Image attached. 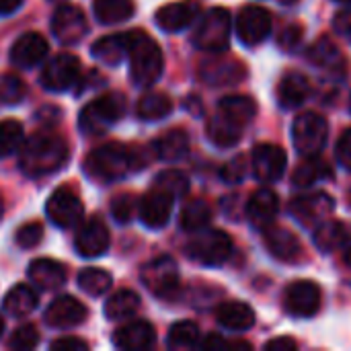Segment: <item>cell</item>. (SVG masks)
<instances>
[{"label":"cell","instance_id":"35","mask_svg":"<svg viewBox=\"0 0 351 351\" xmlns=\"http://www.w3.org/2000/svg\"><path fill=\"white\" fill-rule=\"evenodd\" d=\"M208 136L210 140L220 146V148H230L234 144H239L241 136H243V128L232 123L230 119H226L224 115L216 113L210 123H208Z\"/></svg>","mask_w":351,"mask_h":351},{"label":"cell","instance_id":"36","mask_svg":"<svg viewBox=\"0 0 351 351\" xmlns=\"http://www.w3.org/2000/svg\"><path fill=\"white\" fill-rule=\"evenodd\" d=\"M37 302H39L37 294L33 292L31 286H25V284L14 286L4 296V308L12 317H27L29 313H33L37 308Z\"/></svg>","mask_w":351,"mask_h":351},{"label":"cell","instance_id":"50","mask_svg":"<svg viewBox=\"0 0 351 351\" xmlns=\"http://www.w3.org/2000/svg\"><path fill=\"white\" fill-rule=\"evenodd\" d=\"M337 160L343 169L351 171V130H348L337 142Z\"/></svg>","mask_w":351,"mask_h":351},{"label":"cell","instance_id":"3","mask_svg":"<svg viewBox=\"0 0 351 351\" xmlns=\"http://www.w3.org/2000/svg\"><path fill=\"white\" fill-rule=\"evenodd\" d=\"M130 76L138 86L154 84L162 74V51L158 43L144 31H128Z\"/></svg>","mask_w":351,"mask_h":351},{"label":"cell","instance_id":"28","mask_svg":"<svg viewBox=\"0 0 351 351\" xmlns=\"http://www.w3.org/2000/svg\"><path fill=\"white\" fill-rule=\"evenodd\" d=\"M218 323L228 331H249L255 325V313L245 302H224L216 311Z\"/></svg>","mask_w":351,"mask_h":351},{"label":"cell","instance_id":"37","mask_svg":"<svg viewBox=\"0 0 351 351\" xmlns=\"http://www.w3.org/2000/svg\"><path fill=\"white\" fill-rule=\"evenodd\" d=\"M136 6L132 0H95V16L103 25L123 23L134 14Z\"/></svg>","mask_w":351,"mask_h":351},{"label":"cell","instance_id":"11","mask_svg":"<svg viewBox=\"0 0 351 351\" xmlns=\"http://www.w3.org/2000/svg\"><path fill=\"white\" fill-rule=\"evenodd\" d=\"M45 212H47L49 220L56 226H60V228H72V226H76L82 220L84 206H82L80 197L72 189L58 187L49 195L47 206H45Z\"/></svg>","mask_w":351,"mask_h":351},{"label":"cell","instance_id":"8","mask_svg":"<svg viewBox=\"0 0 351 351\" xmlns=\"http://www.w3.org/2000/svg\"><path fill=\"white\" fill-rule=\"evenodd\" d=\"M142 284L160 298H169L179 288V269L171 257H156L142 267Z\"/></svg>","mask_w":351,"mask_h":351},{"label":"cell","instance_id":"42","mask_svg":"<svg viewBox=\"0 0 351 351\" xmlns=\"http://www.w3.org/2000/svg\"><path fill=\"white\" fill-rule=\"evenodd\" d=\"M23 125L16 119H2L0 121V158L10 156L23 144Z\"/></svg>","mask_w":351,"mask_h":351},{"label":"cell","instance_id":"33","mask_svg":"<svg viewBox=\"0 0 351 351\" xmlns=\"http://www.w3.org/2000/svg\"><path fill=\"white\" fill-rule=\"evenodd\" d=\"M331 175H333L331 167L323 158H319L315 154V156H308L302 165L296 167V171L292 175V183L296 187H311V185H315V183H319L323 179H329Z\"/></svg>","mask_w":351,"mask_h":351},{"label":"cell","instance_id":"29","mask_svg":"<svg viewBox=\"0 0 351 351\" xmlns=\"http://www.w3.org/2000/svg\"><path fill=\"white\" fill-rule=\"evenodd\" d=\"M218 113L245 130V125H249L257 115V103L245 95H228L220 101Z\"/></svg>","mask_w":351,"mask_h":351},{"label":"cell","instance_id":"43","mask_svg":"<svg viewBox=\"0 0 351 351\" xmlns=\"http://www.w3.org/2000/svg\"><path fill=\"white\" fill-rule=\"evenodd\" d=\"M154 187L169 193L173 199L175 197H183L189 191V179L181 173V171H162L156 179H154Z\"/></svg>","mask_w":351,"mask_h":351},{"label":"cell","instance_id":"55","mask_svg":"<svg viewBox=\"0 0 351 351\" xmlns=\"http://www.w3.org/2000/svg\"><path fill=\"white\" fill-rule=\"evenodd\" d=\"M25 0H0V14L6 16V14H12L16 12L21 6H23Z\"/></svg>","mask_w":351,"mask_h":351},{"label":"cell","instance_id":"38","mask_svg":"<svg viewBox=\"0 0 351 351\" xmlns=\"http://www.w3.org/2000/svg\"><path fill=\"white\" fill-rule=\"evenodd\" d=\"M173 111V101L165 93H148L138 101L136 113L146 121L165 119Z\"/></svg>","mask_w":351,"mask_h":351},{"label":"cell","instance_id":"10","mask_svg":"<svg viewBox=\"0 0 351 351\" xmlns=\"http://www.w3.org/2000/svg\"><path fill=\"white\" fill-rule=\"evenodd\" d=\"M39 80H41L43 88L53 90V93H62V90L72 88L80 80V62H78V58L72 56V53L53 56L45 64Z\"/></svg>","mask_w":351,"mask_h":351},{"label":"cell","instance_id":"54","mask_svg":"<svg viewBox=\"0 0 351 351\" xmlns=\"http://www.w3.org/2000/svg\"><path fill=\"white\" fill-rule=\"evenodd\" d=\"M230 343L228 341H224L220 335H208V339L206 341H202V348L204 350H224V348H228Z\"/></svg>","mask_w":351,"mask_h":351},{"label":"cell","instance_id":"9","mask_svg":"<svg viewBox=\"0 0 351 351\" xmlns=\"http://www.w3.org/2000/svg\"><path fill=\"white\" fill-rule=\"evenodd\" d=\"M333 210H335V202L325 191L304 193L290 202V214L302 226H319L333 214Z\"/></svg>","mask_w":351,"mask_h":351},{"label":"cell","instance_id":"22","mask_svg":"<svg viewBox=\"0 0 351 351\" xmlns=\"http://www.w3.org/2000/svg\"><path fill=\"white\" fill-rule=\"evenodd\" d=\"M171 212H173V197L169 193L156 189V187L146 197H142V202L138 204L140 220L148 228H162V226H167V222L171 218Z\"/></svg>","mask_w":351,"mask_h":351},{"label":"cell","instance_id":"53","mask_svg":"<svg viewBox=\"0 0 351 351\" xmlns=\"http://www.w3.org/2000/svg\"><path fill=\"white\" fill-rule=\"evenodd\" d=\"M265 350L269 351H294L296 350V341L290 337H278L265 343Z\"/></svg>","mask_w":351,"mask_h":351},{"label":"cell","instance_id":"32","mask_svg":"<svg viewBox=\"0 0 351 351\" xmlns=\"http://www.w3.org/2000/svg\"><path fill=\"white\" fill-rule=\"evenodd\" d=\"M154 150L162 160H179L189 150V136L183 130H169L156 140Z\"/></svg>","mask_w":351,"mask_h":351},{"label":"cell","instance_id":"52","mask_svg":"<svg viewBox=\"0 0 351 351\" xmlns=\"http://www.w3.org/2000/svg\"><path fill=\"white\" fill-rule=\"evenodd\" d=\"M51 350H56V351H86L88 350V346H86L84 341L76 339V337H64V339H58V341H53V343H51Z\"/></svg>","mask_w":351,"mask_h":351},{"label":"cell","instance_id":"57","mask_svg":"<svg viewBox=\"0 0 351 351\" xmlns=\"http://www.w3.org/2000/svg\"><path fill=\"white\" fill-rule=\"evenodd\" d=\"M282 4H286V6H292V4H296L298 0H280Z\"/></svg>","mask_w":351,"mask_h":351},{"label":"cell","instance_id":"41","mask_svg":"<svg viewBox=\"0 0 351 351\" xmlns=\"http://www.w3.org/2000/svg\"><path fill=\"white\" fill-rule=\"evenodd\" d=\"M199 346V329L195 323L183 321L171 327L169 331V348L171 350H191Z\"/></svg>","mask_w":351,"mask_h":351},{"label":"cell","instance_id":"40","mask_svg":"<svg viewBox=\"0 0 351 351\" xmlns=\"http://www.w3.org/2000/svg\"><path fill=\"white\" fill-rule=\"evenodd\" d=\"M111 282H113L111 276L105 269H97V267H86L78 276V286L88 296H101V294H105L111 288Z\"/></svg>","mask_w":351,"mask_h":351},{"label":"cell","instance_id":"1","mask_svg":"<svg viewBox=\"0 0 351 351\" xmlns=\"http://www.w3.org/2000/svg\"><path fill=\"white\" fill-rule=\"evenodd\" d=\"M19 154V167L27 177H45L60 171L68 160L66 142L51 134L39 132L31 138L23 140Z\"/></svg>","mask_w":351,"mask_h":351},{"label":"cell","instance_id":"20","mask_svg":"<svg viewBox=\"0 0 351 351\" xmlns=\"http://www.w3.org/2000/svg\"><path fill=\"white\" fill-rule=\"evenodd\" d=\"M263 230H265L263 232L265 247L276 259L294 263L302 257V247L294 232H290L288 228H282V226H271V224L265 226Z\"/></svg>","mask_w":351,"mask_h":351},{"label":"cell","instance_id":"23","mask_svg":"<svg viewBox=\"0 0 351 351\" xmlns=\"http://www.w3.org/2000/svg\"><path fill=\"white\" fill-rule=\"evenodd\" d=\"M308 60L313 66L329 72V74H339L343 76L348 70V62L341 53V49L327 37L317 39L311 47H308Z\"/></svg>","mask_w":351,"mask_h":351},{"label":"cell","instance_id":"47","mask_svg":"<svg viewBox=\"0 0 351 351\" xmlns=\"http://www.w3.org/2000/svg\"><path fill=\"white\" fill-rule=\"evenodd\" d=\"M37 343H39V333H37V329L31 327V325L19 327V329L10 335V339H8V348L19 351L33 350V348H37Z\"/></svg>","mask_w":351,"mask_h":351},{"label":"cell","instance_id":"5","mask_svg":"<svg viewBox=\"0 0 351 351\" xmlns=\"http://www.w3.org/2000/svg\"><path fill=\"white\" fill-rule=\"evenodd\" d=\"M230 12L226 8H212L197 23L193 31V45L208 53H222L230 43Z\"/></svg>","mask_w":351,"mask_h":351},{"label":"cell","instance_id":"16","mask_svg":"<svg viewBox=\"0 0 351 351\" xmlns=\"http://www.w3.org/2000/svg\"><path fill=\"white\" fill-rule=\"evenodd\" d=\"M199 76L208 84L226 86V84H234L243 80L247 74L241 62L226 58V56H210L199 64Z\"/></svg>","mask_w":351,"mask_h":351},{"label":"cell","instance_id":"30","mask_svg":"<svg viewBox=\"0 0 351 351\" xmlns=\"http://www.w3.org/2000/svg\"><path fill=\"white\" fill-rule=\"evenodd\" d=\"M350 230L343 222L339 220H325L317 226L315 230V247L321 249L323 253H331V251H337L341 247H346L350 243Z\"/></svg>","mask_w":351,"mask_h":351},{"label":"cell","instance_id":"49","mask_svg":"<svg viewBox=\"0 0 351 351\" xmlns=\"http://www.w3.org/2000/svg\"><path fill=\"white\" fill-rule=\"evenodd\" d=\"M300 41H302V27L300 25H288V27H284L282 33H280V37H278L280 47L282 49H288V51L296 49Z\"/></svg>","mask_w":351,"mask_h":351},{"label":"cell","instance_id":"48","mask_svg":"<svg viewBox=\"0 0 351 351\" xmlns=\"http://www.w3.org/2000/svg\"><path fill=\"white\" fill-rule=\"evenodd\" d=\"M245 173H247V160H245V156H237L228 165H224L222 179L226 183H239L245 179Z\"/></svg>","mask_w":351,"mask_h":351},{"label":"cell","instance_id":"34","mask_svg":"<svg viewBox=\"0 0 351 351\" xmlns=\"http://www.w3.org/2000/svg\"><path fill=\"white\" fill-rule=\"evenodd\" d=\"M140 311V296L132 290H119L105 302V317L109 321H123Z\"/></svg>","mask_w":351,"mask_h":351},{"label":"cell","instance_id":"4","mask_svg":"<svg viewBox=\"0 0 351 351\" xmlns=\"http://www.w3.org/2000/svg\"><path fill=\"white\" fill-rule=\"evenodd\" d=\"M125 111L128 101L121 93H105L80 111V130L86 136L105 134L115 121L125 115Z\"/></svg>","mask_w":351,"mask_h":351},{"label":"cell","instance_id":"21","mask_svg":"<svg viewBox=\"0 0 351 351\" xmlns=\"http://www.w3.org/2000/svg\"><path fill=\"white\" fill-rule=\"evenodd\" d=\"M47 41L41 33H23L10 47V62L19 68H33L47 56Z\"/></svg>","mask_w":351,"mask_h":351},{"label":"cell","instance_id":"26","mask_svg":"<svg viewBox=\"0 0 351 351\" xmlns=\"http://www.w3.org/2000/svg\"><path fill=\"white\" fill-rule=\"evenodd\" d=\"M27 276L33 282V286L41 290H56L64 286L68 278V269L60 261H53V259H35L29 265Z\"/></svg>","mask_w":351,"mask_h":351},{"label":"cell","instance_id":"27","mask_svg":"<svg viewBox=\"0 0 351 351\" xmlns=\"http://www.w3.org/2000/svg\"><path fill=\"white\" fill-rule=\"evenodd\" d=\"M280 210V197L271 189H259L251 195L247 204V216L257 228H265L274 222Z\"/></svg>","mask_w":351,"mask_h":351},{"label":"cell","instance_id":"39","mask_svg":"<svg viewBox=\"0 0 351 351\" xmlns=\"http://www.w3.org/2000/svg\"><path fill=\"white\" fill-rule=\"evenodd\" d=\"M210 220H212V208L204 199H193L185 204L181 218H179L181 228L185 232H199L210 224Z\"/></svg>","mask_w":351,"mask_h":351},{"label":"cell","instance_id":"17","mask_svg":"<svg viewBox=\"0 0 351 351\" xmlns=\"http://www.w3.org/2000/svg\"><path fill=\"white\" fill-rule=\"evenodd\" d=\"M199 14H202V6L195 0L171 2L156 10V25L162 31L175 33V31H183L189 25H193Z\"/></svg>","mask_w":351,"mask_h":351},{"label":"cell","instance_id":"61","mask_svg":"<svg viewBox=\"0 0 351 351\" xmlns=\"http://www.w3.org/2000/svg\"><path fill=\"white\" fill-rule=\"evenodd\" d=\"M350 111H351V97H350Z\"/></svg>","mask_w":351,"mask_h":351},{"label":"cell","instance_id":"59","mask_svg":"<svg viewBox=\"0 0 351 351\" xmlns=\"http://www.w3.org/2000/svg\"><path fill=\"white\" fill-rule=\"evenodd\" d=\"M335 2H339V4H346V6H351V0H335Z\"/></svg>","mask_w":351,"mask_h":351},{"label":"cell","instance_id":"31","mask_svg":"<svg viewBox=\"0 0 351 351\" xmlns=\"http://www.w3.org/2000/svg\"><path fill=\"white\" fill-rule=\"evenodd\" d=\"M93 56L101 60L107 66H115L128 56V31L125 33H115V35H105L97 43H93Z\"/></svg>","mask_w":351,"mask_h":351},{"label":"cell","instance_id":"19","mask_svg":"<svg viewBox=\"0 0 351 351\" xmlns=\"http://www.w3.org/2000/svg\"><path fill=\"white\" fill-rule=\"evenodd\" d=\"M86 315H88L86 306L78 302L74 296H60L47 306L43 319L53 329H70L80 325L86 319Z\"/></svg>","mask_w":351,"mask_h":351},{"label":"cell","instance_id":"25","mask_svg":"<svg viewBox=\"0 0 351 351\" xmlns=\"http://www.w3.org/2000/svg\"><path fill=\"white\" fill-rule=\"evenodd\" d=\"M154 339H156L154 327L146 321H132V323L123 325L121 329H117L115 337H113V341L119 350L128 351L148 350L154 346Z\"/></svg>","mask_w":351,"mask_h":351},{"label":"cell","instance_id":"13","mask_svg":"<svg viewBox=\"0 0 351 351\" xmlns=\"http://www.w3.org/2000/svg\"><path fill=\"white\" fill-rule=\"evenodd\" d=\"M86 31H88L86 19L78 6L62 4L56 8L53 19H51V33L60 43L74 45L86 35Z\"/></svg>","mask_w":351,"mask_h":351},{"label":"cell","instance_id":"15","mask_svg":"<svg viewBox=\"0 0 351 351\" xmlns=\"http://www.w3.org/2000/svg\"><path fill=\"white\" fill-rule=\"evenodd\" d=\"M251 162H253V173L259 181L263 183H274L278 181L288 165L286 152L276 146V144H259L253 148L251 154Z\"/></svg>","mask_w":351,"mask_h":351},{"label":"cell","instance_id":"58","mask_svg":"<svg viewBox=\"0 0 351 351\" xmlns=\"http://www.w3.org/2000/svg\"><path fill=\"white\" fill-rule=\"evenodd\" d=\"M2 333H4V319L0 317V335H2Z\"/></svg>","mask_w":351,"mask_h":351},{"label":"cell","instance_id":"2","mask_svg":"<svg viewBox=\"0 0 351 351\" xmlns=\"http://www.w3.org/2000/svg\"><path fill=\"white\" fill-rule=\"evenodd\" d=\"M142 154H138L134 148L123 144H103L97 150H93L84 160V171L93 181L111 183L117 179H123L144 162L140 160Z\"/></svg>","mask_w":351,"mask_h":351},{"label":"cell","instance_id":"14","mask_svg":"<svg viewBox=\"0 0 351 351\" xmlns=\"http://www.w3.org/2000/svg\"><path fill=\"white\" fill-rule=\"evenodd\" d=\"M284 304L292 317H298V319L315 317L321 308V290L315 282H306V280L294 282L286 290Z\"/></svg>","mask_w":351,"mask_h":351},{"label":"cell","instance_id":"60","mask_svg":"<svg viewBox=\"0 0 351 351\" xmlns=\"http://www.w3.org/2000/svg\"><path fill=\"white\" fill-rule=\"evenodd\" d=\"M0 214H2V199H0Z\"/></svg>","mask_w":351,"mask_h":351},{"label":"cell","instance_id":"24","mask_svg":"<svg viewBox=\"0 0 351 351\" xmlns=\"http://www.w3.org/2000/svg\"><path fill=\"white\" fill-rule=\"evenodd\" d=\"M313 86L311 80L300 74V72H288L280 84H278V103L282 109H296L300 105H304V101L311 97Z\"/></svg>","mask_w":351,"mask_h":351},{"label":"cell","instance_id":"6","mask_svg":"<svg viewBox=\"0 0 351 351\" xmlns=\"http://www.w3.org/2000/svg\"><path fill=\"white\" fill-rule=\"evenodd\" d=\"M187 255L208 267H216L228 261L232 255V241L222 230H199L187 245Z\"/></svg>","mask_w":351,"mask_h":351},{"label":"cell","instance_id":"45","mask_svg":"<svg viewBox=\"0 0 351 351\" xmlns=\"http://www.w3.org/2000/svg\"><path fill=\"white\" fill-rule=\"evenodd\" d=\"M138 210V202L130 193H121L111 202V214L119 224H128Z\"/></svg>","mask_w":351,"mask_h":351},{"label":"cell","instance_id":"12","mask_svg":"<svg viewBox=\"0 0 351 351\" xmlns=\"http://www.w3.org/2000/svg\"><path fill=\"white\" fill-rule=\"evenodd\" d=\"M271 33V14L263 6L249 4L237 16V35L239 39L253 47L263 43Z\"/></svg>","mask_w":351,"mask_h":351},{"label":"cell","instance_id":"56","mask_svg":"<svg viewBox=\"0 0 351 351\" xmlns=\"http://www.w3.org/2000/svg\"><path fill=\"white\" fill-rule=\"evenodd\" d=\"M343 263H346L348 267H351V247H348L346 253H343Z\"/></svg>","mask_w":351,"mask_h":351},{"label":"cell","instance_id":"18","mask_svg":"<svg viewBox=\"0 0 351 351\" xmlns=\"http://www.w3.org/2000/svg\"><path fill=\"white\" fill-rule=\"evenodd\" d=\"M74 249L80 257H99L109 249V230L101 218L86 220L74 237Z\"/></svg>","mask_w":351,"mask_h":351},{"label":"cell","instance_id":"7","mask_svg":"<svg viewBox=\"0 0 351 351\" xmlns=\"http://www.w3.org/2000/svg\"><path fill=\"white\" fill-rule=\"evenodd\" d=\"M329 138V125L327 119L321 117L319 113H302L294 119L292 123V142L294 148L302 156H315L319 154Z\"/></svg>","mask_w":351,"mask_h":351},{"label":"cell","instance_id":"46","mask_svg":"<svg viewBox=\"0 0 351 351\" xmlns=\"http://www.w3.org/2000/svg\"><path fill=\"white\" fill-rule=\"evenodd\" d=\"M43 239V226L39 222H27L14 232V241L21 249H33Z\"/></svg>","mask_w":351,"mask_h":351},{"label":"cell","instance_id":"51","mask_svg":"<svg viewBox=\"0 0 351 351\" xmlns=\"http://www.w3.org/2000/svg\"><path fill=\"white\" fill-rule=\"evenodd\" d=\"M333 29L339 37L346 41H351V10H341L333 19Z\"/></svg>","mask_w":351,"mask_h":351},{"label":"cell","instance_id":"44","mask_svg":"<svg viewBox=\"0 0 351 351\" xmlns=\"http://www.w3.org/2000/svg\"><path fill=\"white\" fill-rule=\"evenodd\" d=\"M25 93H27V86L16 74H6L0 78V103L4 105L19 103L23 101Z\"/></svg>","mask_w":351,"mask_h":351}]
</instances>
